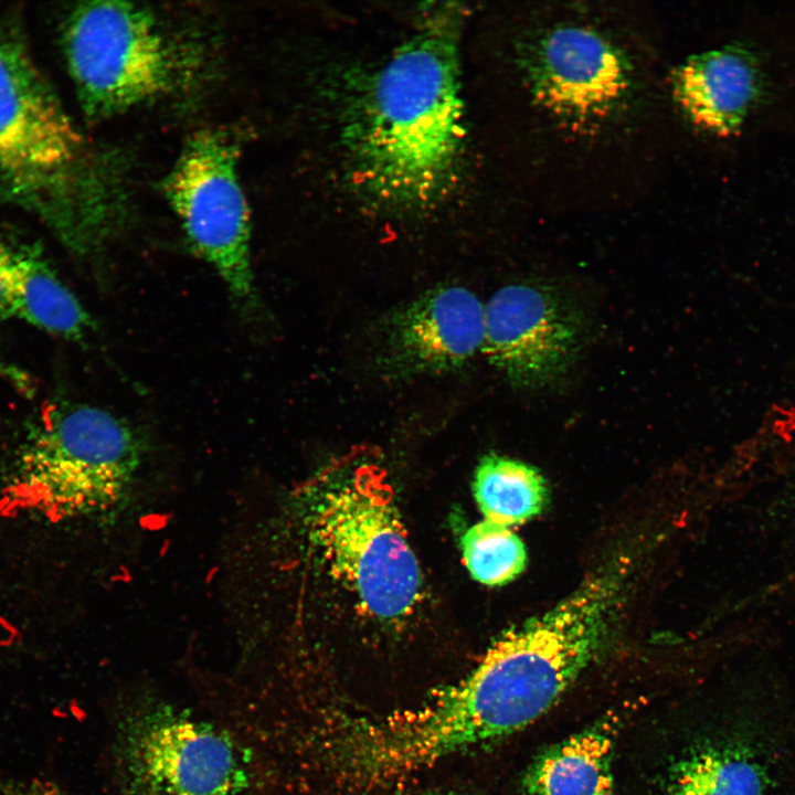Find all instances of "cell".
<instances>
[{
  "mask_svg": "<svg viewBox=\"0 0 795 795\" xmlns=\"http://www.w3.org/2000/svg\"><path fill=\"white\" fill-rule=\"evenodd\" d=\"M463 9H424L413 34L373 74L346 124L354 181L393 209H421L449 188L462 148Z\"/></svg>",
  "mask_w": 795,
  "mask_h": 795,
  "instance_id": "cell-2",
  "label": "cell"
},
{
  "mask_svg": "<svg viewBox=\"0 0 795 795\" xmlns=\"http://www.w3.org/2000/svg\"><path fill=\"white\" fill-rule=\"evenodd\" d=\"M521 70L533 99L555 118L592 125L619 112L633 88L626 54L600 32L565 24L522 44Z\"/></svg>",
  "mask_w": 795,
  "mask_h": 795,
  "instance_id": "cell-9",
  "label": "cell"
},
{
  "mask_svg": "<svg viewBox=\"0 0 795 795\" xmlns=\"http://www.w3.org/2000/svg\"><path fill=\"white\" fill-rule=\"evenodd\" d=\"M11 310L0 287V320L11 317Z\"/></svg>",
  "mask_w": 795,
  "mask_h": 795,
  "instance_id": "cell-19",
  "label": "cell"
},
{
  "mask_svg": "<svg viewBox=\"0 0 795 795\" xmlns=\"http://www.w3.org/2000/svg\"><path fill=\"white\" fill-rule=\"evenodd\" d=\"M63 51L80 104L95 119L165 97L190 75L157 19L128 2L77 4L64 23Z\"/></svg>",
  "mask_w": 795,
  "mask_h": 795,
  "instance_id": "cell-6",
  "label": "cell"
},
{
  "mask_svg": "<svg viewBox=\"0 0 795 795\" xmlns=\"http://www.w3.org/2000/svg\"><path fill=\"white\" fill-rule=\"evenodd\" d=\"M309 517L315 543L362 610L383 619L412 611L422 575L381 467L358 464L328 477Z\"/></svg>",
  "mask_w": 795,
  "mask_h": 795,
  "instance_id": "cell-5",
  "label": "cell"
},
{
  "mask_svg": "<svg viewBox=\"0 0 795 795\" xmlns=\"http://www.w3.org/2000/svg\"><path fill=\"white\" fill-rule=\"evenodd\" d=\"M110 159L83 136L18 41L0 35V189L67 247L95 256L124 224Z\"/></svg>",
  "mask_w": 795,
  "mask_h": 795,
  "instance_id": "cell-3",
  "label": "cell"
},
{
  "mask_svg": "<svg viewBox=\"0 0 795 795\" xmlns=\"http://www.w3.org/2000/svg\"><path fill=\"white\" fill-rule=\"evenodd\" d=\"M115 759L123 795H247L245 760L221 729L153 702L119 722Z\"/></svg>",
  "mask_w": 795,
  "mask_h": 795,
  "instance_id": "cell-7",
  "label": "cell"
},
{
  "mask_svg": "<svg viewBox=\"0 0 795 795\" xmlns=\"http://www.w3.org/2000/svg\"><path fill=\"white\" fill-rule=\"evenodd\" d=\"M596 795H614L613 787L607 788V789H604V791L600 792V793L596 794Z\"/></svg>",
  "mask_w": 795,
  "mask_h": 795,
  "instance_id": "cell-20",
  "label": "cell"
},
{
  "mask_svg": "<svg viewBox=\"0 0 795 795\" xmlns=\"http://www.w3.org/2000/svg\"><path fill=\"white\" fill-rule=\"evenodd\" d=\"M485 305L459 285L434 287L381 321L375 365L391 381L458 371L483 351Z\"/></svg>",
  "mask_w": 795,
  "mask_h": 795,
  "instance_id": "cell-11",
  "label": "cell"
},
{
  "mask_svg": "<svg viewBox=\"0 0 795 795\" xmlns=\"http://www.w3.org/2000/svg\"><path fill=\"white\" fill-rule=\"evenodd\" d=\"M13 795H65L56 785L47 781L33 780L20 787Z\"/></svg>",
  "mask_w": 795,
  "mask_h": 795,
  "instance_id": "cell-18",
  "label": "cell"
},
{
  "mask_svg": "<svg viewBox=\"0 0 795 795\" xmlns=\"http://www.w3.org/2000/svg\"><path fill=\"white\" fill-rule=\"evenodd\" d=\"M460 544L470 575L489 586L515 580L527 564L520 538L508 527L485 519L464 533Z\"/></svg>",
  "mask_w": 795,
  "mask_h": 795,
  "instance_id": "cell-17",
  "label": "cell"
},
{
  "mask_svg": "<svg viewBox=\"0 0 795 795\" xmlns=\"http://www.w3.org/2000/svg\"><path fill=\"white\" fill-rule=\"evenodd\" d=\"M614 732L606 721L542 753L524 775L526 795H596L613 787Z\"/></svg>",
  "mask_w": 795,
  "mask_h": 795,
  "instance_id": "cell-15",
  "label": "cell"
},
{
  "mask_svg": "<svg viewBox=\"0 0 795 795\" xmlns=\"http://www.w3.org/2000/svg\"><path fill=\"white\" fill-rule=\"evenodd\" d=\"M0 287L12 316L34 327L71 340L94 328L83 305L34 247L0 237Z\"/></svg>",
  "mask_w": 795,
  "mask_h": 795,
  "instance_id": "cell-13",
  "label": "cell"
},
{
  "mask_svg": "<svg viewBox=\"0 0 795 795\" xmlns=\"http://www.w3.org/2000/svg\"><path fill=\"white\" fill-rule=\"evenodd\" d=\"M473 491L485 520L508 528L533 518L548 499L547 483L537 468L496 454L479 462Z\"/></svg>",
  "mask_w": 795,
  "mask_h": 795,
  "instance_id": "cell-16",
  "label": "cell"
},
{
  "mask_svg": "<svg viewBox=\"0 0 795 795\" xmlns=\"http://www.w3.org/2000/svg\"><path fill=\"white\" fill-rule=\"evenodd\" d=\"M422 795H458V794H454L451 792H446V793L437 792V793H427V794H422Z\"/></svg>",
  "mask_w": 795,
  "mask_h": 795,
  "instance_id": "cell-21",
  "label": "cell"
},
{
  "mask_svg": "<svg viewBox=\"0 0 795 795\" xmlns=\"http://www.w3.org/2000/svg\"><path fill=\"white\" fill-rule=\"evenodd\" d=\"M237 159L230 135L197 132L163 187L191 247L213 266L240 311L254 316L259 311V298L251 264L250 210Z\"/></svg>",
  "mask_w": 795,
  "mask_h": 795,
  "instance_id": "cell-8",
  "label": "cell"
},
{
  "mask_svg": "<svg viewBox=\"0 0 795 795\" xmlns=\"http://www.w3.org/2000/svg\"><path fill=\"white\" fill-rule=\"evenodd\" d=\"M142 454L125 420L87 404L51 403L3 487L0 512L62 521L108 510L129 490Z\"/></svg>",
  "mask_w": 795,
  "mask_h": 795,
  "instance_id": "cell-4",
  "label": "cell"
},
{
  "mask_svg": "<svg viewBox=\"0 0 795 795\" xmlns=\"http://www.w3.org/2000/svg\"><path fill=\"white\" fill-rule=\"evenodd\" d=\"M761 91L759 62L742 45L691 55L672 74V95L682 113L721 137L740 130Z\"/></svg>",
  "mask_w": 795,
  "mask_h": 795,
  "instance_id": "cell-12",
  "label": "cell"
},
{
  "mask_svg": "<svg viewBox=\"0 0 795 795\" xmlns=\"http://www.w3.org/2000/svg\"><path fill=\"white\" fill-rule=\"evenodd\" d=\"M582 344L577 311L550 287L510 284L485 305L481 352L515 386L539 389L556 382Z\"/></svg>",
  "mask_w": 795,
  "mask_h": 795,
  "instance_id": "cell-10",
  "label": "cell"
},
{
  "mask_svg": "<svg viewBox=\"0 0 795 795\" xmlns=\"http://www.w3.org/2000/svg\"><path fill=\"white\" fill-rule=\"evenodd\" d=\"M618 595L617 574H596L504 633L466 678L391 718L395 759L414 771L536 721L603 650Z\"/></svg>",
  "mask_w": 795,
  "mask_h": 795,
  "instance_id": "cell-1",
  "label": "cell"
},
{
  "mask_svg": "<svg viewBox=\"0 0 795 795\" xmlns=\"http://www.w3.org/2000/svg\"><path fill=\"white\" fill-rule=\"evenodd\" d=\"M666 795H771L767 768L752 745L714 740L685 753L669 768Z\"/></svg>",
  "mask_w": 795,
  "mask_h": 795,
  "instance_id": "cell-14",
  "label": "cell"
}]
</instances>
